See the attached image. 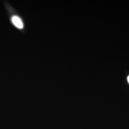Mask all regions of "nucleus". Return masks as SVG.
<instances>
[{
  "mask_svg": "<svg viewBox=\"0 0 129 129\" xmlns=\"http://www.w3.org/2000/svg\"><path fill=\"white\" fill-rule=\"evenodd\" d=\"M127 80H128V83L129 84V75L128 76V78H127Z\"/></svg>",
  "mask_w": 129,
  "mask_h": 129,
  "instance_id": "obj_2",
  "label": "nucleus"
},
{
  "mask_svg": "<svg viewBox=\"0 0 129 129\" xmlns=\"http://www.w3.org/2000/svg\"><path fill=\"white\" fill-rule=\"evenodd\" d=\"M12 21L13 23H14V25L18 28L19 29H22L23 27V23L22 21V20H21V19L19 17L17 16H14L12 19Z\"/></svg>",
  "mask_w": 129,
  "mask_h": 129,
  "instance_id": "obj_1",
  "label": "nucleus"
}]
</instances>
